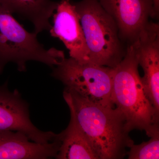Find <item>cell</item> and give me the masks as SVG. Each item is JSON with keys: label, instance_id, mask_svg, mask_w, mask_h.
Instances as JSON below:
<instances>
[{"label": "cell", "instance_id": "obj_4", "mask_svg": "<svg viewBox=\"0 0 159 159\" xmlns=\"http://www.w3.org/2000/svg\"><path fill=\"white\" fill-rule=\"evenodd\" d=\"M12 14L0 5V74L9 62L15 63L20 72H26V63L30 61L52 68L63 61V51L45 48L39 42L37 34L28 32Z\"/></svg>", "mask_w": 159, "mask_h": 159}, {"label": "cell", "instance_id": "obj_2", "mask_svg": "<svg viewBox=\"0 0 159 159\" xmlns=\"http://www.w3.org/2000/svg\"><path fill=\"white\" fill-rule=\"evenodd\" d=\"M139 64L132 44L114 68L111 100L123 115L129 131L144 130L148 137L159 134V112L148 99L139 75Z\"/></svg>", "mask_w": 159, "mask_h": 159}, {"label": "cell", "instance_id": "obj_12", "mask_svg": "<svg viewBox=\"0 0 159 159\" xmlns=\"http://www.w3.org/2000/svg\"><path fill=\"white\" fill-rule=\"evenodd\" d=\"M68 127L59 134L60 147L55 158L98 159L89 139L70 113Z\"/></svg>", "mask_w": 159, "mask_h": 159}, {"label": "cell", "instance_id": "obj_8", "mask_svg": "<svg viewBox=\"0 0 159 159\" xmlns=\"http://www.w3.org/2000/svg\"><path fill=\"white\" fill-rule=\"evenodd\" d=\"M132 44L139 65L144 71V76L141 78L145 94L159 112V24L148 22Z\"/></svg>", "mask_w": 159, "mask_h": 159}, {"label": "cell", "instance_id": "obj_3", "mask_svg": "<svg viewBox=\"0 0 159 159\" xmlns=\"http://www.w3.org/2000/svg\"><path fill=\"white\" fill-rule=\"evenodd\" d=\"M89 52L90 63L114 68L125 54L113 18L98 0L74 3Z\"/></svg>", "mask_w": 159, "mask_h": 159}, {"label": "cell", "instance_id": "obj_5", "mask_svg": "<svg viewBox=\"0 0 159 159\" xmlns=\"http://www.w3.org/2000/svg\"><path fill=\"white\" fill-rule=\"evenodd\" d=\"M51 75L74 92L96 104L114 107L111 100L114 68L80 63L70 57L53 68Z\"/></svg>", "mask_w": 159, "mask_h": 159}, {"label": "cell", "instance_id": "obj_11", "mask_svg": "<svg viewBox=\"0 0 159 159\" xmlns=\"http://www.w3.org/2000/svg\"><path fill=\"white\" fill-rule=\"evenodd\" d=\"M57 5V2L51 0H0V5L12 14L16 13L30 20L37 34L51 29L49 19Z\"/></svg>", "mask_w": 159, "mask_h": 159}, {"label": "cell", "instance_id": "obj_13", "mask_svg": "<svg viewBox=\"0 0 159 159\" xmlns=\"http://www.w3.org/2000/svg\"><path fill=\"white\" fill-rule=\"evenodd\" d=\"M129 148L127 152L129 159H158L159 134L150 137L148 142L134 144Z\"/></svg>", "mask_w": 159, "mask_h": 159}, {"label": "cell", "instance_id": "obj_1", "mask_svg": "<svg viewBox=\"0 0 159 159\" xmlns=\"http://www.w3.org/2000/svg\"><path fill=\"white\" fill-rule=\"evenodd\" d=\"M63 98L98 159H122L134 144L122 113L64 90Z\"/></svg>", "mask_w": 159, "mask_h": 159}, {"label": "cell", "instance_id": "obj_14", "mask_svg": "<svg viewBox=\"0 0 159 159\" xmlns=\"http://www.w3.org/2000/svg\"><path fill=\"white\" fill-rule=\"evenodd\" d=\"M155 9L157 13L159 14V0H153Z\"/></svg>", "mask_w": 159, "mask_h": 159}, {"label": "cell", "instance_id": "obj_9", "mask_svg": "<svg viewBox=\"0 0 159 159\" xmlns=\"http://www.w3.org/2000/svg\"><path fill=\"white\" fill-rule=\"evenodd\" d=\"M53 14V25L49 30L69 50L70 57L80 63L89 62V52L78 14L71 0L57 2Z\"/></svg>", "mask_w": 159, "mask_h": 159}, {"label": "cell", "instance_id": "obj_6", "mask_svg": "<svg viewBox=\"0 0 159 159\" xmlns=\"http://www.w3.org/2000/svg\"><path fill=\"white\" fill-rule=\"evenodd\" d=\"M0 130L19 131L40 144L54 142L58 134L39 130L31 122L29 105L17 89L11 92L8 81L0 85Z\"/></svg>", "mask_w": 159, "mask_h": 159}, {"label": "cell", "instance_id": "obj_7", "mask_svg": "<svg viewBox=\"0 0 159 159\" xmlns=\"http://www.w3.org/2000/svg\"><path fill=\"white\" fill-rule=\"evenodd\" d=\"M116 23L121 40L128 44L135 41L148 22L158 16L153 0H98Z\"/></svg>", "mask_w": 159, "mask_h": 159}, {"label": "cell", "instance_id": "obj_10", "mask_svg": "<svg viewBox=\"0 0 159 159\" xmlns=\"http://www.w3.org/2000/svg\"><path fill=\"white\" fill-rule=\"evenodd\" d=\"M59 137L54 142L40 144L19 131L0 130V159H47L56 157L60 147Z\"/></svg>", "mask_w": 159, "mask_h": 159}]
</instances>
